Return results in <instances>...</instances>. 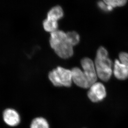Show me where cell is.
I'll list each match as a JSON object with an SVG mask.
<instances>
[{
    "label": "cell",
    "mask_w": 128,
    "mask_h": 128,
    "mask_svg": "<svg viewBox=\"0 0 128 128\" xmlns=\"http://www.w3.org/2000/svg\"><path fill=\"white\" fill-rule=\"evenodd\" d=\"M94 63L98 77L102 81H108L112 74V62L108 57L107 50L103 47L98 50Z\"/></svg>",
    "instance_id": "1"
},
{
    "label": "cell",
    "mask_w": 128,
    "mask_h": 128,
    "mask_svg": "<svg viewBox=\"0 0 128 128\" xmlns=\"http://www.w3.org/2000/svg\"><path fill=\"white\" fill-rule=\"evenodd\" d=\"M48 79L56 87H70L72 84L71 70L58 66L50 72Z\"/></svg>",
    "instance_id": "2"
},
{
    "label": "cell",
    "mask_w": 128,
    "mask_h": 128,
    "mask_svg": "<svg viewBox=\"0 0 128 128\" xmlns=\"http://www.w3.org/2000/svg\"><path fill=\"white\" fill-rule=\"evenodd\" d=\"M114 76L120 80L128 78V53L122 52L119 54V59L114 61L113 69Z\"/></svg>",
    "instance_id": "3"
},
{
    "label": "cell",
    "mask_w": 128,
    "mask_h": 128,
    "mask_svg": "<svg viewBox=\"0 0 128 128\" xmlns=\"http://www.w3.org/2000/svg\"><path fill=\"white\" fill-rule=\"evenodd\" d=\"M81 65L91 86L96 82L98 77L94 62L90 58L85 57L81 60Z\"/></svg>",
    "instance_id": "4"
},
{
    "label": "cell",
    "mask_w": 128,
    "mask_h": 128,
    "mask_svg": "<svg viewBox=\"0 0 128 128\" xmlns=\"http://www.w3.org/2000/svg\"><path fill=\"white\" fill-rule=\"evenodd\" d=\"M106 89L101 82H96L90 87L88 92V98L93 102L103 100L106 97Z\"/></svg>",
    "instance_id": "5"
},
{
    "label": "cell",
    "mask_w": 128,
    "mask_h": 128,
    "mask_svg": "<svg viewBox=\"0 0 128 128\" xmlns=\"http://www.w3.org/2000/svg\"><path fill=\"white\" fill-rule=\"evenodd\" d=\"M4 122L10 127H16L20 123V116L19 113L12 108H7L2 113Z\"/></svg>",
    "instance_id": "6"
},
{
    "label": "cell",
    "mask_w": 128,
    "mask_h": 128,
    "mask_svg": "<svg viewBox=\"0 0 128 128\" xmlns=\"http://www.w3.org/2000/svg\"><path fill=\"white\" fill-rule=\"evenodd\" d=\"M72 82L79 87L82 88H89L90 87L88 80L84 71L78 67L71 70Z\"/></svg>",
    "instance_id": "7"
},
{
    "label": "cell",
    "mask_w": 128,
    "mask_h": 128,
    "mask_svg": "<svg viewBox=\"0 0 128 128\" xmlns=\"http://www.w3.org/2000/svg\"><path fill=\"white\" fill-rule=\"evenodd\" d=\"M53 50L58 57L63 59L70 58L74 54V47L67 40L59 44Z\"/></svg>",
    "instance_id": "8"
},
{
    "label": "cell",
    "mask_w": 128,
    "mask_h": 128,
    "mask_svg": "<svg viewBox=\"0 0 128 128\" xmlns=\"http://www.w3.org/2000/svg\"><path fill=\"white\" fill-rule=\"evenodd\" d=\"M67 40L66 33L58 29L50 33V44L51 48L54 50L58 45Z\"/></svg>",
    "instance_id": "9"
},
{
    "label": "cell",
    "mask_w": 128,
    "mask_h": 128,
    "mask_svg": "<svg viewBox=\"0 0 128 128\" xmlns=\"http://www.w3.org/2000/svg\"><path fill=\"white\" fill-rule=\"evenodd\" d=\"M64 16V11L62 8L59 6H56L50 9L47 13L46 18L58 22Z\"/></svg>",
    "instance_id": "10"
},
{
    "label": "cell",
    "mask_w": 128,
    "mask_h": 128,
    "mask_svg": "<svg viewBox=\"0 0 128 128\" xmlns=\"http://www.w3.org/2000/svg\"><path fill=\"white\" fill-rule=\"evenodd\" d=\"M30 128H50V125L46 118L43 117H38L32 121Z\"/></svg>",
    "instance_id": "11"
},
{
    "label": "cell",
    "mask_w": 128,
    "mask_h": 128,
    "mask_svg": "<svg viewBox=\"0 0 128 128\" xmlns=\"http://www.w3.org/2000/svg\"><path fill=\"white\" fill-rule=\"evenodd\" d=\"M58 21L46 18L43 22V27L45 31L50 33L58 30Z\"/></svg>",
    "instance_id": "12"
},
{
    "label": "cell",
    "mask_w": 128,
    "mask_h": 128,
    "mask_svg": "<svg viewBox=\"0 0 128 128\" xmlns=\"http://www.w3.org/2000/svg\"><path fill=\"white\" fill-rule=\"evenodd\" d=\"M66 39L68 42L74 47L80 42V35L75 31L68 32L66 33Z\"/></svg>",
    "instance_id": "13"
},
{
    "label": "cell",
    "mask_w": 128,
    "mask_h": 128,
    "mask_svg": "<svg viewBox=\"0 0 128 128\" xmlns=\"http://www.w3.org/2000/svg\"><path fill=\"white\" fill-rule=\"evenodd\" d=\"M108 6L114 9L116 8L122 7L125 6L128 0H102Z\"/></svg>",
    "instance_id": "14"
},
{
    "label": "cell",
    "mask_w": 128,
    "mask_h": 128,
    "mask_svg": "<svg viewBox=\"0 0 128 128\" xmlns=\"http://www.w3.org/2000/svg\"><path fill=\"white\" fill-rule=\"evenodd\" d=\"M98 6L99 8L102 11L105 12H110L112 11L113 10L112 8L108 6L102 0L98 1Z\"/></svg>",
    "instance_id": "15"
}]
</instances>
